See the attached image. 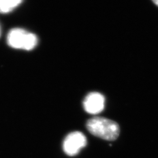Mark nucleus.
<instances>
[{"mask_svg":"<svg viewBox=\"0 0 158 158\" xmlns=\"http://www.w3.org/2000/svg\"><path fill=\"white\" fill-rule=\"evenodd\" d=\"M87 130L93 135L107 141H114L120 132L119 125L111 119L96 117L89 119L86 123Z\"/></svg>","mask_w":158,"mask_h":158,"instance_id":"1","label":"nucleus"},{"mask_svg":"<svg viewBox=\"0 0 158 158\" xmlns=\"http://www.w3.org/2000/svg\"><path fill=\"white\" fill-rule=\"evenodd\" d=\"M8 45L14 49L31 51L38 44V38L35 34L21 28L12 29L8 32Z\"/></svg>","mask_w":158,"mask_h":158,"instance_id":"2","label":"nucleus"},{"mask_svg":"<svg viewBox=\"0 0 158 158\" xmlns=\"http://www.w3.org/2000/svg\"><path fill=\"white\" fill-rule=\"evenodd\" d=\"M87 138L83 133L74 131L69 134L63 142V149L70 156L77 155L87 145Z\"/></svg>","mask_w":158,"mask_h":158,"instance_id":"3","label":"nucleus"},{"mask_svg":"<svg viewBox=\"0 0 158 158\" xmlns=\"http://www.w3.org/2000/svg\"><path fill=\"white\" fill-rule=\"evenodd\" d=\"M105 97L98 92H91L85 97L83 107L85 111L90 114H98L105 107Z\"/></svg>","mask_w":158,"mask_h":158,"instance_id":"4","label":"nucleus"},{"mask_svg":"<svg viewBox=\"0 0 158 158\" xmlns=\"http://www.w3.org/2000/svg\"><path fill=\"white\" fill-rule=\"evenodd\" d=\"M23 0H0V13L8 14L19 6Z\"/></svg>","mask_w":158,"mask_h":158,"instance_id":"5","label":"nucleus"},{"mask_svg":"<svg viewBox=\"0 0 158 158\" xmlns=\"http://www.w3.org/2000/svg\"><path fill=\"white\" fill-rule=\"evenodd\" d=\"M153 2V3L156 5V6H158V0H152Z\"/></svg>","mask_w":158,"mask_h":158,"instance_id":"6","label":"nucleus"},{"mask_svg":"<svg viewBox=\"0 0 158 158\" xmlns=\"http://www.w3.org/2000/svg\"><path fill=\"white\" fill-rule=\"evenodd\" d=\"M0 34H1V31H0Z\"/></svg>","mask_w":158,"mask_h":158,"instance_id":"7","label":"nucleus"}]
</instances>
